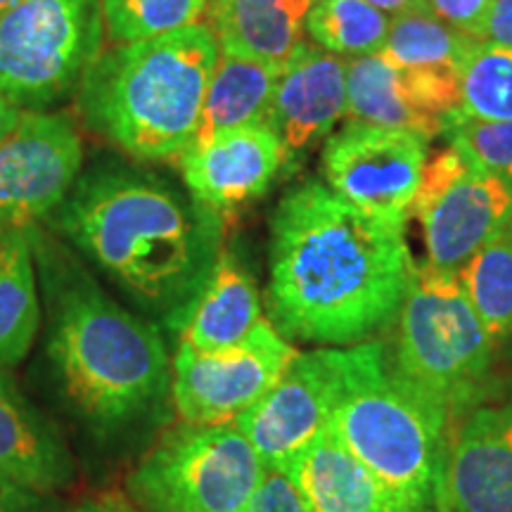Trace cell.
I'll return each instance as SVG.
<instances>
[{
	"mask_svg": "<svg viewBox=\"0 0 512 512\" xmlns=\"http://www.w3.org/2000/svg\"><path fill=\"white\" fill-rule=\"evenodd\" d=\"M403 228L363 214L320 181L287 192L271 223L268 280L280 335L339 349L384 328L415 271Z\"/></svg>",
	"mask_w": 512,
	"mask_h": 512,
	"instance_id": "1",
	"label": "cell"
},
{
	"mask_svg": "<svg viewBox=\"0 0 512 512\" xmlns=\"http://www.w3.org/2000/svg\"><path fill=\"white\" fill-rule=\"evenodd\" d=\"M53 226L171 330L183 328L219 259V214L131 166L83 176L55 209Z\"/></svg>",
	"mask_w": 512,
	"mask_h": 512,
	"instance_id": "2",
	"label": "cell"
},
{
	"mask_svg": "<svg viewBox=\"0 0 512 512\" xmlns=\"http://www.w3.org/2000/svg\"><path fill=\"white\" fill-rule=\"evenodd\" d=\"M48 302V356L76 413L112 441L162 420L171 361L162 330L112 302L76 261L29 228Z\"/></svg>",
	"mask_w": 512,
	"mask_h": 512,
	"instance_id": "3",
	"label": "cell"
},
{
	"mask_svg": "<svg viewBox=\"0 0 512 512\" xmlns=\"http://www.w3.org/2000/svg\"><path fill=\"white\" fill-rule=\"evenodd\" d=\"M219 38L197 22L100 53L79 86L95 133L143 162L178 159L195 136L219 62Z\"/></svg>",
	"mask_w": 512,
	"mask_h": 512,
	"instance_id": "4",
	"label": "cell"
},
{
	"mask_svg": "<svg viewBox=\"0 0 512 512\" xmlns=\"http://www.w3.org/2000/svg\"><path fill=\"white\" fill-rule=\"evenodd\" d=\"M337 361L330 430L406 512H427L446 444V413L399 373L382 344L339 347Z\"/></svg>",
	"mask_w": 512,
	"mask_h": 512,
	"instance_id": "5",
	"label": "cell"
},
{
	"mask_svg": "<svg viewBox=\"0 0 512 512\" xmlns=\"http://www.w3.org/2000/svg\"><path fill=\"white\" fill-rule=\"evenodd\" d=\"M396 316L394 366L437 403L448 422L491 392L486 377L494 339L467 302L456 273L415 266Z\"/></svg>",
	"mask_w": 512,
	"mask_h": 512,
	"instance_id": "6",
	"label": "cell"
},
{
	"mask_svg": "<svg viewBox=\"0 0 512 512\" xmlns=\"http://www.w3.org/2000/svg\"><path fill=\"white\" fill-rule=\"evenodd\" d=\"M266 465L235 422L171 430L128 477L140 512H247Z\"/></svg>",
	"mask_w": 512,
	"mask_h": 512,
	"instance_id": "7",
	"label": "cell"
},
{
	"mask_svg": "<svg viewBox=\"0 0 512 512\" xmlns=\"http://www.w3.org/2000/svg\"><path fill=\"white\" fill-rule=\"evenodd\" d=\"M100 0H17L0 15V93L41 110L81 86L102 46Z\"/></svg>",
	"mask_w": 512,
	"mask_h": 512,
	"instance_id": "8",
	"label": "cell"
},
{
	"mask_svg": "<svg viewBox=\"0 0 512 512\" xmlns=\"http://www.w3.org/2000/svg\"><path fill=\"white\" fill-rule=\"evenodd\" d=\"M413 214L425 233L427 264L458 273L486 242L510 228L512 185L486 174L451 145L425 166Z\"/></svg>",
	"mask_w": 512,
	"mask_h": 512,
	"instance_id": "9",
	"label": "cell"
},
{
	"mask_svg": "<svg viewBox=\"0 0 512 512\" xmlns=\"http://www.w3.org/2000/svg\"><path fill=\"white\" fill-rule=\"evenodd\" d=\"M297 349L268 320L235 347L200 351L181 344L171 361V401L183 422L226 425L245 415L280 380Z\"/></svg>",
	"mask_w": 512,
	"mask_h": 512,
	"instance_id": "10",
	"label": "cell"
},
{
	"mask_svg": "<svg viewBox=\"0 0 512 512\" xmlns=\"http://www.w3.org/2000/svg\"><path fill=\"white\" fill-rule=\"evenodd\" d=\"M427 143L408 131L349 121L325 145V181L363 214L406 226L425 174Z\"/></svg>",
	"mask_w": 512,
	"mask_h": 512,
	"instance_id": "11",
	"label": "cell"
},
{
	"mask_svg": "<svg viewBox=\"0 0 512 512\" xmlns=\"http://www.w3.org/2000/svg\"><path fill=\"white\" fill-rule=\"evenodd\" d=\"M83 162L79 128L67 114L19 112L0 140V228H34L74 190Z\"/></svg>",
	"mask_w": 512,
	"mask_h": 512,
	"instance_id": "12",
	"label": "cell"
},
{
	"mask_svg": "<svg viewBox=\"0 0 512 512\" xmlns=\"http://www.w3.org/2000/svg\"><path fill=\"white\" fill-rule=\"evenodd\" d=\"M434 512H512V392L484 394L448 422Z\"/></svg>",
	"mask_w": 512,
	"mask_h": 512,
	"instance_id": "13",
	"label": "cell"
},
{
	"mask_svg": "<svg viewBox=\"0 0 512 512\" xmlns=\"http://www.w3.org/2000/svg\"><path fill=\"white\" fill-rule=\"evenodd\" d=\"M339 382L337 347L297 351L264 399L235 420L266 467L283 470L330 427Z\"/></svg>",
	"mask_w": 512,
	"mask_h": 512,
	"instance_id": "14",
	"label": "cell"
},
{
	"mask_svg": "<svg viewBox=\"0 0 512 512\" xmlns=\"http://www.w3.org/2000/svg\"><path fill=\"white\" fill-rule=\"evenodd\" d=\"M285 164V147L268 124L221 133L178 157L190 195L216 214L264 195Z\"/></svg>",
	"mask_w": 512,
	"mask_h": 512,
	"instance_id": "15",
	"label": "cell"
},
{
	"mask_svg": "<svg viewBox=\"0 0 512 512\" xmlns=\"http://www.w3.org/2000/svg\"><path fill=\"white\" fill-rule=\"evenodd\" d=\"M342 117H347V60L302 41L280 69L266 119L287 162L328 136Z\"/></svg>",
	"mask_w": 512,
	"mask_h": 512,
	"instance_id": "16",
	"label": "cell"
},
{
	"mask_svg": "<svg viewBox=\"0 0 512 512\" xmlns=\"http://www.w3.org/2000/svg\"><path fill=\"white\" fill-rule=\"evenodd\" d=\"M477 41L458 34L432 12H408L389 24L380 55L413 81L439 117H448L460 102V79Z\"/></svg>",
	"mask_w": 512,
	"mask_h": 512,
	"instance_id": "17",
	"label": "cell"
},
{
	"mask_svg": "<svg viewBox=\"0 0 512 512\" xmlns=\"http://www.w3.org/2000/svg\"><path fill=\"white\" fill-rule=\"evenodd\" d=\"M0 470L41 494L72 484L76 467L57 427L0 370Z\"/></svg>",
	"mask_w": 512,
	"mask_h": 512,
	"instance_id": "18",
	"label": "cell"
},
{
	"mask_svg": "<svg viewBox=\"0 0 512 512\" xmlns=\"http://www.w3.org/2000/svg\"><path fill=\"white\" fill-rule=\"evenodd\" d=\"M283 472L316 512H406L330 427L299 451Z\"/></svg>",
	"mask_w": 512,
	"mask_h": 512,
	"instance_id": "19",
	"label": "cell"
},
{
	"mask_svg": "<svg viewBox=\"0 0 512 512\" xmlns=\"http://www.w3.org/2000/svg\"><path fill=\"white\" fill-rule=\"evenodd\" d=\"M261 320V297L254 278L233 254H219L185 316L181 344L200 354L230 349Z\"/></svg>",
	"mask_w": 512,
	"mask_h": 512,
	"instance_id": "20",
	"label": "cell"
},
{
	"mask_svg": "<svg viewBox=\"0 0 512 512\" xmlns=\"http://www.w3.org/2000/svg\"><path fill=\"white\" fill-rule=\"evenodd\" d=\"M316 0H209L219 48L283 67L304 41L306 17Z\"/></svg>",
	"mask_w": 512,
	"mask_h": 512,
	"instance_id": "21",
	"label": "cell"
},
{
	"mask_svg": "<svg viewBox=\"0 0 512 512\" xmlns=\"http://www.w3.org/2000/svg\"><path fill=\"white\" fill-rule=\"evenodd\" d=\"M347 119L351 124L396 128L430 140L446 119L422 100L413 81L380 53L347 60Z\"/></svg>",
	"mask_w": 512,
	"mask_h": 512,
	"instance_id": "22",
	"label": "cell"
},
{
	"mask_svg": "<svg viewBox=\"0 0 512 512\" xmlns=\"http://www.w3.org/2000/svg\"><path fill=\"white\" fill-rule=\"evenodd\" d=\"M280 69L283 67L278 64L249 60L221 50L202 105L200 124L188 147L209 143L211 138L235 128L266 124Z\"/></svg>",
	"mask_w": 512,
	"mask_h": 512,
	"instance_id": "23",
	"label": "cell"
},
{
	"mask_svg": "<svg viewBox=\"0 0 512 512\" xmlns=\"http://www.w3.org/2000/svg\"><path fill=\"white\" fill-rule=\"evenodd\" d=\"M41 323L29 228H0V370L19 366Z\"/></svg>",
	"mask_w": 512,
	"mask_h": 512,
	"instance_id": "24",
	"label": "cell"
},
{
	"mask_svg": "<svg viewBox=\"0 0 512 512\" xmlns=\"http://www.w3.org/2000/svg\"><path fill=\"white\" fill-rule=\"evenodd\" d=\"M467 302L494 342L512 335V228L486 242L458 268Z\"/></svg>",
	"mask_w": 512,
	"mask_h": 512,
	"instance_id": "25",
	"label": "cell"
},
{
	"mask_svg": "<svg viewBox=\"0 0 512 512\" xmlns=\"http://www.w3.org/2000/svg\"><path fill=\"white\" fill-rule=\"evenodd\" d=\"M392 19L366 0H316L306 31L316 46L335 55L363 57L384 48Z\"/></svg>",
	"mask_w": 512,
	"mask_h": 512,
	"instance_id": "26",
	"label": "cell"
},
{
	"mask_svg": "<svg viewBox=\"0 0 512 512\" xmlns=\"http://www.w3.org/2000/svg\"><path fill=\"white\" fill-rule=\"evenodd\" d=\"M451 114L482 121H512V50L477 43L460 79V102Z\"/></svg>",
	"mask_w": 512,
	"mask_h": 512,
	"instance_id": "27",
	"label": "cell"
},
{
	"mask_svg": "<svg viewBox=\"0 0 512 512\" xmlns=\"http://www.w3.org/2000/svg\"><path fill=\"white\" fill-rule=\"evenodd\" d=\"M102 22L114 43H136L200 22L209 0H100Z\"/></svg>",
	"mask_w": 512,
	"mask_h": 512,
	"instance_id": "28",
	"label": "cell"
},
{
	"mask_svg": "<svg viewBox=\"0 0 512 512\" xmlns=\"http://www.w3.org/2000/svg\"><path fill=\"white\" fill-rule=\"evenodd\" d=\"M444 131L453 147L472 164L512 185V121H482L448 114Z\"/></svg>",
	"mask_w": 512,
	"mask_h": 512,
	"instance_id": "29",
	"label": "cell"
},
{
	"mask_svg": "<svg viewBox=\"0 0 512 512\" xmlns=\"http://www.w3.org/2000/svg\"><path fill=\"white\" fill-rule=\"evenodd\" d=\"M247 512H316L283 470L266 467Z\"/></svg>",
	"mask_w": 512,
	"mask_h": 512,
	"instance_id": "30",
	"label": "cell"
},
{
	"mask_svg": "<svg viewBox=\"0 0 512 512\" xmlns=\"http://www.w3.org/2000/svg\"><path fill=\"white\" fill-rule=\"evenodd\" d=\"M491 0H425L427 10L472 41L484 43V19Z\"/></svg>",
	"mask_w": 512,
	"mask_h": 512,
	"instance_id": "31",
	"label": "cell"
},
{
	"mask_svg": "<svg viewBox=\"0 0 512 512\" xmlns=\"http://www.w3.org/2000/svg\"><path fill=\"white\" fill-rule=\"evenodd\" d=\"M48 494L29 489L8 472L0 470V512H48Z\"/></svg>",
	"mask_w": 512,
	"mask_h": 512,
	"instance_id": "32",
	"label": "cell"
},
{
	"mask_svg": "<svg viewBox=\"0 0 512 512\" xmlns=\"http://www.w3.org/2000/svg\"><path fill=\"white\" fill-rule=\"evenodd\" d=\"M484 43L512 50V0H491L484 19Z\"/></svg>",
	"mask_w": 512,
	"mask_h": 512,
	"instance_id": "33",
	"label": "cell"
},
{
	"mask_svg": "<svg viewBox=\"0 0 512 512\" xmlns=\"http://www.w3.org/2000/svg\"><path fill=\"white\" fill-rule=\"evenodd\" d=\"M373 8L382 10L387 17L408 15V12H430L425 0H366Z\"/></svg>",
	"mask_w": 512,
	"mask_h": 512,
	"instance_id": "34",
	"label": "cell"
},
{
	"mask_svg": "<svg viewBox=\"0 0 512 512\" xmlns=\"http://www.w3.org/2000/svg\"><path fill=\"white\" fill-rule=\"evenodd\" d=\"M19 117V107L15 102H10L5 98L3 93H0V140L10 133V128L15 126V121Z\"/></svg>",
	"mask_w": 512,
	"mask_h": 512,
	"instance_id": "35",
	"label": "cell"
},
{
	"mask_svg": "<svg viewBox=\"0 0 512 512\" xmlns=\"http://www.w3.org/2000/svg\"><path fill=\"white\" fill-rule=\"evenodd\" d=\"M74 512H136V510L128 508L126 503L110 501V498H107V501H91V503L81 505V508Z\"/></svg>",
	"mask_w": 512,
	"mask_h": 512,
	"instance_id": "36",
	"label": "cell"
},
{
	"mask_svg": "<svg viewBox=\"0 0 512 512\" xmlns=\"http://www.w3.org/2000/svg\"><path fill=\"white\" fill-rule=\"evenodd\" d=\"M15 3H17V0H0V15H3L5 10H10Z\"/></svg>",
	"mask_w": 512,
	"mask_h": 512,
	"instance_id": "37",
	"label": "cell"
},
{
	"mask_svg": "<svg viewBox=\"0 0 512 512\" xmlns=\"http://www.w3.org/2000/svg\"><path fill=\"white\" fill-rule=\"evenodd\" d=\"M510 228H512V223H510Z\"/></svg>",
	"mask_w": 512,
	"mask_h": 512,
	"instance_id": "38",
	"label": "cell"
}]
</instances>
